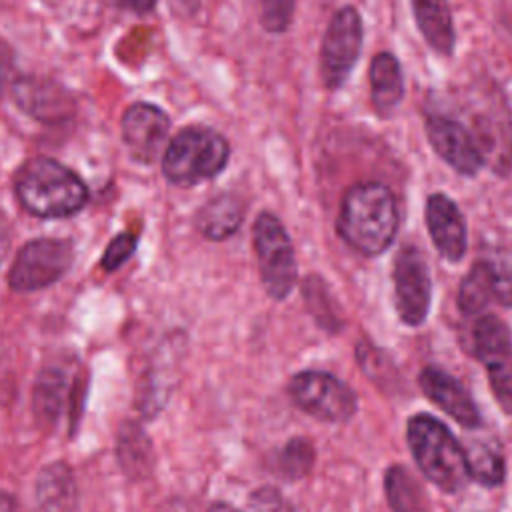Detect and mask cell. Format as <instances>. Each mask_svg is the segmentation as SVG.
Returning <instances> with one entry per match:
<instances>
[{"instance_id": "obj_29", "label": "cell", "mask_w": 512, "mask_h": 512, "mask_svg": "<svg viewBox=\"0 0 512 512\" xmlns=\"http://www.w3.org/2000/svg\"><path fill=\"white\" fill-rule=\"evenodd\" d=\"M136 244H138V238L130 232H122L118 234L106 248L104 256H102V268L104 270H116L120 268L136 250Z\"/></svg>"}, {"instance_id": "obj_30", "label": "cell", "mask_w": 512, "mask_h": 512, "mask_svg": "<svg viewBox=\"0 0 512 512\" xmlns=\"http://www.w3.org/2000/svg\"><path fill=\"white\" fill-rule=\"evenodd\" d=\"M10 70H12V54H10L8 46L0 42V92H2L4 84L8 82Z\"/></svg>"}, {"instance_id": "obj_28", "label": "cell", "mask_w": 512, "mask_h": 512, "mask_svg": "<svg viewBox=\"0 0 512 512\" xmlns=\"http://www.w3.org/2000/svg\"><path fill=\"white\" fill-rule=\"evenodd\" d=\"M248 512H294V508L280 490L262 486L250 494Z\"/></svg>"}, {"instance_id": "obj_9", "label": "cell", "mask_w": 512, "mask_h": 512, "mask_svg": "<svg viewBox=\"0 0 512 512\" xmlns=\"http://www.w3.org/2000/svg\"><path fill=\"white\" fill-rule=\"evenodd\" d=\"M484 166L498 176H506L512 170V112L506 98L494 88L484 94L482 104L470 116V126Z\"/></svg>"}, {"instance_id": "obj_32", "label": "cell", "mask_w": 512, "mask_h": 512, "mask_svg": "<svg viewBox=\"0 0 512 512\" xmlns=\"http://www.w3.org/2000/svg\"><path fill=\"white\" fill-rule=\"evenodd\" d=\"M8 244H10V230H8V222L4 218V214L0 212V260L4 258L6 250H8Z\"/></svg>"}, {"instance_id": "obj_1", "label": "cell", "mask_w": 512, "mask_h": 512, "mask_svg": "<svg viewBox=\"0 0 512 512\" xmlns=\"http://www.w3.org/2000/svg\"><path fill=\"white\" fill-rule=\"evenodd\" d=\"M400 226L392 190L382 182H358L346 190L338 212L342 240L362 256H378L390 248Z\"/></svg>"}, {"instance_id": "obj_20", "label": "cell", "mask_w": 512, "mask_h": 512, "mask_svg": "<svg viewBox=\"0 0 512 512\" xmlns=\"http://www.w3.org/2000/svg\"><path fill=\"white\" fill-rule=\"evenodd\" d=\"M370 98L380 116L392 114L404 98V76L392 52H378L370 64Z\"/></svg>"}, {"instance_id": "obj_31", "label": "cell", "mask_w": 512, "mask_h": 512, "mask_svg": "<svg viewBox=\"0 0 512 512\" xmlns=\"http://www.w3.org/2000/svg\"><path fill=\"white\" fill-rule=\"evenodd\" d=\"M168 4L172 12L178 16H194L200 6V0H168Z\"/></svg>"}, {"instance_id": "obj_4", "label": "cell", "mask_w": 512, "mask_h": 512, "mask_svg": "<svg viewBox=\"0 0 512 512\" xmlns=\"http://www.w3.org/2000/svg\"><path fill=\"white\" fill-rule=\"evenodd\" d=\"M230 158L228 140L206 126L180 130L164 150L162 172L176 186H194L218 176Z\"/></svg>"}, {"instance_id": "obj_24", "label": "cell", "mask_w": 512, "mask_h": 512, "mask_svg": "<svg viewBox=\"0 0 512 512\" xmlns=\"http://www.w3.org/2000/svg\"><path fill=\"white\" fill-rule=\"evenodd\" d=\"M468 478L474 482L494 488L506 480V462L500 450L488 442H472L464 448Z\"/></svg>"}, {"instance_id": "obj_15", "label": "cell", "mask_w": 512, "mask_h": 512, "mask_svg": "<svg viewBox=\"0 0 512 512\" xmlns=\"http://www.w3.org/2000/svg\"><path fill=\"white\" fill-rule=\"evenodd\" d=\"M490 304L512 306V276L490 262H476L460 282L458 308L478 314Z\"/></svg>"}, {"instance_id": "obj_35", "label": "cell", "mask_w": 512, "mask_h": 512, "mask_svg": "<svg viewBox=\"0 0 512 512\" xmlns=\"http://www.w3.org/2000/svg\"><path fill=\"white\" fill-rule=\"evenodd\" d=\"M208 512H240V510L232 508V506L226 504V502H216V504H212V506L208 508Z\"/></svg>"}, {"instance_id": "obj_13", "label": "cell", "mask_w": 512, "mask_h": 512, "mask_svg": "<svg viewBox=\"0 0 512 512\" xmlns=\"http://www.w3.org/2000/svg\"><path fill=\"white\" fill-rule=\"evenodd\" d=\"M170 132V118L162 108L150 102H134L122 116V140L132 160L140 164L154 162Z\"/></svg>"}, {"instance_id": "obj_5", "label": "cell", "mask_w": 512, "mask_h": 512, "mask_svg": "<svg viewBox=\"0 0 512 512\" xmlns=\"http://www.w3.org/2000/svg\"><path fill=\"white\" fill-rule=\"evenodd\" d=\"M252 240L268 296L274 300L288 298L296 284L298 268L294 246L284 224L272 212H260L252 226Z\"/></svg>"}, {"instance_id": "obj_33", "label": "cell", "mask_w": 512, "mask_h": 512, "mask_svg": "<svg viewBox=\"0 0 512 512\" xmlns=\"http://www.w3.org/2000/svg\"><path fill=\"white\" fill-rule=\"evenodd\" d=\"M122 4L128 6L130 10L138 12V14H146V12H150L154 8L156 0H122Z\"/></svg>"}, {"instance_id": "obj_3", "label": "cell", "mask_w": 512, "mask_h": 512, "mask_svg": "<svg viewBox=\"0 0 512 512\" xmlns=\"http://www.w3.org/2000/svg\"><path fill=\"white\" fill-rule=\"evenodd\" d=\"M406 440L416 466L436 488L456 494L470 480L464 446L432 414H414L406 426Z\"/></svg>"}, {"instance_id": "obj_10", "label": "cell", "mask_w": 512, "mask_h": 512, "mask_svg": "<svg viewBox=\"0 0 512 512\" xmlns=\"http://www.w3.org/2000/svg\"><path fill=\"white\" fill-rule=\"evenodd\" d=\"M474 354L486 368L492 394L502 412L512 414V332L494 314L474 326Z\"/></svg>"}, {"instance_id": "obj_18", "label": "cell", "mask_w": 512, "mask_h": 512, "mask_svg": "<svg viewBox=\"0 0 512 512\" xmlns=\"http://www.w3.org/2000/svg\"><path fill=\"white\" fill-rule=\"evenodd\" d=\"M80 392H84V388H80V380L76 384H70L64 370H42L32 390V408L36 420L40 424L54 426L64 410L70 408L72 412H78Z\"/></svg>"}, {"instance_id": "obj_25", "label": "cell", "mask_w": 512, "mask_h": 512, "mask_svg": "<svg viewBox=\"0 0 512 512\" xmlns=\"http://www.w3.org/2000/svg\"><path fill=\"white\" fill-rule=\"evenodd\" d=\"M384 494L394 512H424V494L414 476L400 464L384 474Z\"/></svg>"}, {"instance_id": "obj_23", "label": "cell", "mask_w": 512, "mask_h": 512, "mask_svg": "<svg viewBox=\"0 0 512 512\" xmlns=\"http://www.w3.org/2000/svg\"><path fill=\"white\" fill-rule=\"evenodd\" d=\"M116 456L130 478H144L154 466V450L148 434L138 422L126 420L118 430Z\"/></svg>"}, {"instance_id": "obj_26", "label": "cell", "mask_w": 512, "mask_h": 512, "mask_svg": "<svg viewBox=\"0 0 512 512\" xmlns=\"http://www.w3.org/2000/svg\"><path fill=\"white\" fill-rule=\"evenodd\" d=\"M314 466V446L306 438H292L278 454V474L286 480H300Z\"/></svg>"}, {"instance_id": "obj_34", "label": "cell", "mask_w": 512, "mask_h": 512, "mask_svg": "<svg viewBox=\"0 0 512 512\" xmlns=\"http://www.w3.org/2000/svg\"><path fill=\"white\" fill-rule=\"evenodd\" d=\"M0 512H16L14 500L4 492H0Z\"/></svg>"}, {"instance_id": "obj_27", "label": "cell", "mask_w": 512, "mask_h": 512, "mask_svg": "<svg viewBox=\"0 0 512 512\" xmlns=\"http://www.w3.org/2000/svg\"><path fill=\"white\" fill-rule=\"evenodd\" d=\"M296 0H260V24L268 34H282L294 18Z\"/></svg>"}, {"instance_id": "obj_16", "label": "cell", "mask_w": 512, "mask_h": 512, "mask_svg": "<svg viewBox=\"0 0 512 512\" xmlns=\"http://www.w3.org/2000/svg\"><path fill=\"white\" fill-rule=\"evenodd\" d=\"M418 384L422 392L440 406L448 416H452L464 428H478L482 424V416L458 378L448 374L442 368L426 366L420 376Z\"/></svg>"}, {"instance_id": "obj_17", "label": "cell", "mask_w": 512, "mask_h": 512, "mask_svg": "<svg viewBox=\"0 0 512 512\" xmlns=\"http://www.w3.org/2000/svg\"><path fill=\"white\" fill-rule=\"evenodd\" d=\"M16 104L40 122H62L74 112V98L54 80L24 76L12 86Z\"/></svg>"}, {"instance_id": "obj_11", "label": "cell", "mask_w": 512, "mask_h": 512, "mask_svg": "<svg viewBox=\"0 0 512 512\" xmlns=\"http://www.w3.org/2000/svg\"><path fill=\"white\" fill-rule=\"evenodd\" d=\"M394 306L406 326H420L432 302V278L426 258L414 246H404L394 262Z\"/></svg>"}, {"instance_id": "obj_14", "label": "cell", "mask_w": 512, "mask_h": 512, "mask_svg": "<svg viewBox=\"0 0 512 512\" xmlns=\"http://www.w3.org/2000/svg\"><path fill=\"white\" fill-rule=\"evenodd\" d=\"M426 228L438 254L448 262H460L466 254L468 232L458 204L444 192H434L426 200Z\"/></svg>"}, {"instance_id": "obj_19", "label": "cell", "mask_w": 512, "mask_h": 512, "mask_svg": "<svg viewBox=\"0 0 512 512\" xmlns=\"http://www.w3.org/2000/svg\"><path fill=\"white\" fill-rule=\"evenodd\" d=\"M414 22L426 44L440 56H450L456 32L448 0H410Z\"/></svg>"}, {"instance_id": "obj_2", "label": "cell", "mask_w": 512, "mask_h": 512, "mask_svg": "<svg viewBox=\"0 0 512 512\" xmlns=\"http://www.w3.org/2000/svg\"><path fill=\"white\" fill-rule=\"evenodd\" d=\"M14 192L22 208L38 218L72 216L88 202L80 176L52 158L28 160L16 174Z\"/></svg>"}, {"instance_id": "obj_12", "label": "cell", "mask_w": 512, "mask_h": 512, "mask_svg": "<svg viewBox=\"0 0 512 512\" xmlns=\"http://www.w3.org/2000/svg\"><path fill=\"white\" fill-rule=\"evenodd\" d=\"M424 132L438 158L458 174L476 176L484 168L480 148L464 122L446 114L428 112L424 116Z\"/></svg>"}, {"instance_id": "obj_6", "label": "cell", "mask_w": 512, "mask_h": 512, "mask_svg": "<svg viewBox=\"0 0 512 512\" xmlns=\"http://www.w3.org/2000/svg\"><path fill=\"white\" fill-rule=\"evenodd\" d=\"M362 16L354 6H342L330 18L320 46V76L328 90H340L362 52Z\"/></svg>"}, {"instance_id": "obj_8", "label": "cell", "mask_w": 512, "mask_h": 512, "mask_svg": "<svg viewBox=\"0 0 512 512\" xmlns=\"http://www.w3.org/2000/svg\"><path fill=\"white\" fill-rule=\"evenodd\" d=\"M74 248L68 240L36 238L26 242L8 272L10 288L34 292L58 282L72 266Z\"/></svg>"}, {"instance_id": "obj_21", "label": "cell", "mask_w": 512, "mask_h": 512, "mask_svg": "<svg viewBox=\"0 0 512 512\" xmlns=\"http://www.w3.org/2000/svg\"><path fill=\"white\" fill-rule=\"evenodd\" d=\"M76 498L78 490L68 464L54 462L40 472L36 482V500L40 512H74Z\"/></svg>"}, {"instance_id": "obj_22", "label": "cell", "mask_w": 512, "mask_h": 512, "mask_svg": "<svg viewBox=\"0 0 512 512\" xmlns=\"http://www.w3.org/2000/svg\"><path fill=\"white\" fill-rule=\"evenodd\" d=\"M244 206L234 194H218L208 200L196 214V228L208 240H226L242 224Z\"/></svg>"}, {"instance_id": "obj_7", "label": "cell", "mask_w": 512, "mask_h": 512, "mask_svg": "<svg viewBox=\"0 0 512 512\" xmlns=\"http://www.w3.org/2000/svg\"><path fill=\"white\" fill-rule=\"evenodd\" d=\"M288 394L302 412L322 422H348L358 408L354 390L322 370H304L292 376Z\"/></svg>"}]
</instances>
